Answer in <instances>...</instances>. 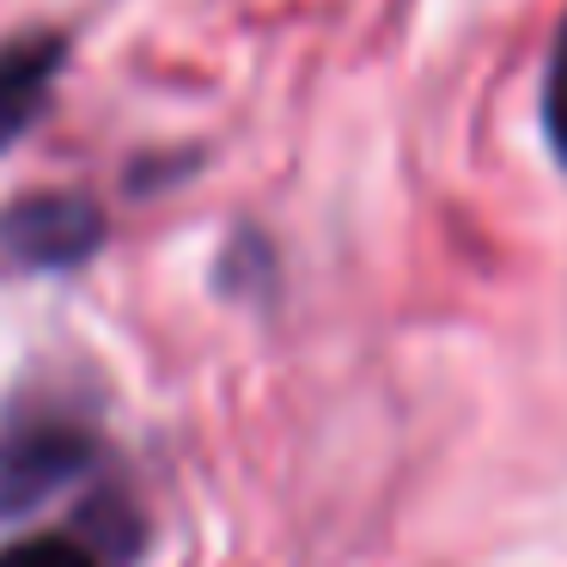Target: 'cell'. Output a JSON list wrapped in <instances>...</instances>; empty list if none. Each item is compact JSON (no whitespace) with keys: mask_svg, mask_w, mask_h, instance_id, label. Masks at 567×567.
I'll return each mask as SVG.
<instances>
[{"mask_svg":"<svg viewBox=\"0 0 567 567\" xmlns=\"http://www.w3.org/2000/svg\"><path fill=\"white\" fill-rule=\"evenodd\" d=\"M104 233H111V220L92 196L38 189V196H19L0 214V257L31 275H62V269H80L86 257H99Z\"/></svg>","mask_w":567,"mask_h":567,"instance_id":"cell-2","label":"cell"},{"mask_svg":"<svg viewBox=\"0 0 567 567\" xmlns=\"http://www.w3.org/2000/svg\"><path fill=\"white\" fill-rule=\"evenodd\" d=\"M0 567H104V555L86 537L43 530V537H13L0 543Z\"/></svg>","mask_w":567,"mask_h":567,"instance_id":"cell-4","label":"cell"},{"mask_svg":"<svg viewBox=\"0 0 567 567\" xmlns=\"http://www.w3.org/2000/svg\"><path fill=\"white\" fill-rule=\"evenodd\" d=\"M92 427L68 409L31 403L13 421H0V518H19L43 506L50 494L74 488L92 470Z\"/></svg>","mask_w":567,"mask_h":567,"instance_id":"cell-1","label":"cell"},{"mask_svg":"<svg viewBox=\"0 0 567 567\" xmlns=\"http://www.w3.org/2000/svg\"><path fill=\"white\" fill-rule=\"evenodd\" d=\"M62 68H68L62 31H19V38L0 43V153L43 116Z\"/></svg>","mask_w":567,"mask_h":567,"instance_id":"cell-3","label":"cell"},{"mask_svg":"<svg viewBox=\"0 0 567 567\" xmlns=\"http://www.w3.org/2000/svg\"><path fill=\"white\" fill-rule=\"evenodd\" d=\"M543 135H549L555 159L567 172V19L555 31V50H549V68H543Z\"/></svg>","mask_w":567,"mask_h":567,"instance_id":"cell-5","label":"cell"}]
</instances>
